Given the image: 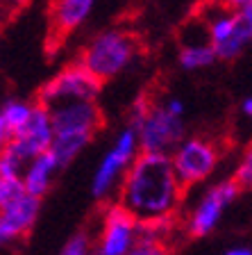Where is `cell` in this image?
Wrapping results in <instances>:
<instances>
[{
	"instance_id": "1",
	"label": "cell",
	"mask_w": 252,
	"mask_h": 255,
	"mask_svg": "<svg viewBox=\"0 0 252 255\" xmlns=\"http://www.w3.org/2000/svg\"><path fill=\"white\" fill-rule=\"evenodd\" d=\"M182 201L184 189L170 169L168 155L139 153L118 187V203L139 223L175 217Z\"/></svg>"
},
{
	"instance_id": "2",
	"label": "cell",
	"mask_w": 252,
	"mask_h": 255,
	"mask_svg": "<svg viewBox=\"0 0 252 255\" xmlns=\"http://www.w3.org/2000/svg\"><path fill=\"white\" fill-rule=\"evenodd\" d=\"M48 112L53 126V143L48 153L62 169L78 159V155L93 141L102 128V112L95 103H62Z\"/></svg>"
},
{
	"instance_id": "3",
	"label": "cell",
	"mask_w": 252,
	"mask_h": 255,
	"mask_svg": "<svg viewBox=\"0 0 252 255\" xmlns=\"http://www.w3.org/2000/svg\"><path fill=\"white\" fill-rule=\"evenodd\" d=\"M200 21L205 25L216 59L234 62L246 53L252 41L250 0H239L232 5H207L202 7Z\"/></svg>"
},
{
	"instance_id": "4",
	"label": "cell",
	"mask_w": 252,
	"mask_h": 255,
	"mask_svg": "<svg viewBox=\"0 0 252 255\" xmlns=\"http://www.w3.org/2000/svg\"><path fill=\"white\" fill-rule=\"evenodd\" d=\"M139 55V39L125 27H105L84 46L80 64L95 80L105 82L130 66Z\"/></svg>"
},
{
	"instance_id": "5",
	"label": "cell",
	"mask_w": 252,
	"mask_h": 255,
	"mask_svg": "<svg viewBox=\"0 0 252 255\" xmlns=\"http://www.w3.org/2000/svg\"><path fill=\"white\" fill-rule=\"evenodd\" d=\"M139 139L137 132L130 126L121 128L118 134L114 137L111 146L107 148V153L102 155V159L98 162L91 178V196L95 201H109L111 196L118 194V187L125 171L132 166V162L139 157Z\"/></svg>"
},
{
	"instance_id": "6",
	"label": "cell",
	"mask_w": 252,
	"mask_h": 255,
	"mask_svg": "<svg viewBox=\"0 0 252 255\" xmlns=\"http://www.w3.org/2000/svg\"><path fill=\"white\" fill-rule=\"evenodd\" d=\"M221 146L207 137H184L177 148L168 155L170 169L177 182L186 191L189 187L202 185L216 173L221 164Z\"/></svg>"
},
{
	"instance_id": "7",
	"label": "cell",
	"mask_w": 252,
	"mask_h": 255,
	"mask_svg": "<svg viewBox=\"0 0 252 255\" xmlns=\"http://www.w3.org/2000/svg\"><path fill=\"white\" fill-rule=\"evenodd\" d=\"M102 91V82L95 80L80 62L64 66L39 91V105L55 107L62 103H95Z\"/></svg>"
},
{
	"instance_id": "8",
	"label": "cell",
	"mask_w": 252,
	"mask_h": 255,
	"mask_svg": "<svg viewBox=\"0 0 252 255\" xmlns=\"http://www.w3.org/2000/svg\"><path fill=\"white\" fill-rule=\"evenodd\" d=\"M139 139V150L153 155H170L177 143L186 137L184 119L173 117L162 103H153L148 114L137 128H132Z\"/></svg>"
},
{
	"instance_id": "9",
	"label": "cell",
	"mask_w": 252,
	"mask_h": 255,
	"mask_svg": "<svg viewBox=\"0 0 252 255\" xmlns=\"http://www.w3.org/2000/svg\"><path fill=\"white\" fill-rule=\"evenodd\" d=\"M139 244V221L121 203H107L100 233L93 242L95 255H127Z\"/></svg>"
},
{
	"instance_id": "10",
	"label": "cell",
	"mask_w": 252,
	"mask_h": 255,
	"mask_svg": "<svg viewBox=\"0 0 252 255\" xmlns=\"http://www.w3.org/2000/svg\"><path fill=\"white\" fill-rule=\"evenodd\" d=\"M239 196H241V189L232 180H221L216 185L207 187L205 194L191 207L189 219H186V233L191 237H207V235H211L218 228V223L223 221V214L227 212V207Z\"/></svg>"
},
{
	"instance_id": "11",
	"label": "cell",
	"mask_w": 252,
	"mask_h": 255,
	"mask_svg": "<svg viewBox=\"0 0 252 255\" xmlns=\"http://www.w3.org/2000/svg\"><path fill=\"white\" fill-rule=\"evenodd\" d=\"M50 143H53V126H50V112L48 107L34 103V112H32V119L27 121V126L23 128L18 134L9 139L7 143V153L11 157H16L23 166L30 162V159L39 157V155L48 153L50 150Z\"/></svg>"
},
{
	"instance_id": "12",
	"label": "cell",
	"mask_w": 252,
	"mask_h": 255,
	"mask_svg": "<svg viewBox=\"0 0 252 255\" xmlns=\"http://www.w3.org/2000/svg\"><path fill=\"white\" fill-rule=\"evenodd\" d=\"M198 25L193 27H184L182 37H179V66L184 71H200V69H207L211 64L216 62V55L209 46V39H207V32L202 21H195Z\"/></svg>"
},
{
	"instance_id": "13",
	"label": "cell",
	"mask_w": 252,
	"mask_h": 255,
	"mask_svg": "<svg viewBox=\"0 0 252 255\" xmlns=\"http://www.w3.org/2000/svg\"><path fill=\"white\" fill-rule=\"evenodd\" d=\"M41 212V201L39 198H32L27 194H23L21 198H16L14 203H9L7 207L0 210V219L5 223L9 239H21L34 228V223L39 219Z\"/></svg>"
},
{
	"instance_id": "14",
	"label": "cell",
	"mask_w": 252,
	"mask_h": 255,
	"mask_svg": "<svg viewBox=\"0 0 252 255\" xmlns=\"http://www.w3.org/2000/svg\"><path fill=\"white\" fill-rule=\"evenodd\" d=\"M59 171V164L55 162V157L50 153H43L39 157L30 159L21 171V182H23V191L32 198L41 201L48 194V189L53 187L55 175Z\"/></svg>"
},
{
	"instance_id": "15",
	"label": "cell",
	"mask_w": 252,
	"mask_h": 255,
	"mask_svg": "<svg viewBox=\"0 0 252 255\" xmlns=\"http://www.w3.org/2000/svg\"><path fill=\"white\" fill-rule=\"evenodd\" d=\"M93 0H59L50 7V23L57 34H71L89 21Z\"/></svg>"
},
{
	"instance_id": "16",
	"label": "cell",
	"mask_w": 252,
	"mask_h": 255,
	"mask_svg": "<svg viewBox=\"0 0 252 255\" xmlns=\"http://www.w3.org/2000/svg\"><path fill=\"white\" fill-rule=\"evenodd\" d=\"M32 112H34V103L23 101V98H11V101L2 103V107H0V121L5 126L9 139L27 126V121L32 119Z\"/></svg>"
},
{
	"instance_id": "17",
	"label": "cell",
	"mask_w": 252,
	"mask_h": 255,
	"mask_svg": "<svg viewBox=\"0 0 252 255\" xmlns=\"http://www.w3.org/2000/svg\"><path fill=\"white\" fill-rule=\"evenodd\" d=\"M23 191V182L21 175H5L0 173V210L7 207L9 203H14L16 198H21Z\"/></svg>"
},
{
	"instance_id": "18",
	"label": "cell",
	"mask_w": 252,
	"mask_h": 255,
	"mask_svg": "<svg viewBox=\"0 0 252 255\" xmlns=\"http://www.w3.org/2000/svg\"><path fill=\"white\" fill-rule=\"evenodd\" d=\"M57 255H93V239L86 233H78L62 246Z\"/></svg>"
},
{
	"instance_id": "19",
	"label": "cell",
	"mask_w": 252,
	"mask_h": 255,
	"mask_svg": "<svg viewBox=\"0 0 252 255\" xmlns=\"http://www.w3.org/2000/svg\"><path fill=\"white\" fill-rule=\"evenodd\" d=\"M230 180L234 182L239 189H250V185H252V153L250 150H246L243 157L239 159L237 169H234V175H232Z\"/></svg>"
},
{
	"instance_id": "20",
	"label": "cell",
	"mask_w": 252,
	"mask_h": 255,
	"mask_svg": "<svg viewBox=\"0 0 252 255\" xmlns=\"http://www.w3.org/2000/svg\"><path fill=\"white\" fill-rule=\"evenodd\" d=\"M150 105H153V101H150L148 96H139L137 101L132 103V110H130V128H137L139 123L143 121V117L148 114Z\"/></svg>"
},
{
	"instance_id": "21",
	"label": "cell",
	"mask_w": 252,
	"mask_h": 255,
	"mask_svg": "<svg viewBox=\"0 0 252 255\" xmlns=\"http://www.w3.org/2000/svg\"><path fill=\"white\" fill-rule=\"evenodd\" d=\"M127 255H170V249L166 244H155V242H139Z\"/></svg>"
},
{
	"instance_id": "22",
	"label": "cell",
	"mask_w": 252,
	"mask_h": 255,
	"mask_svg": "<svg viewBox=\"0 0 252 255\" xmlns=\"http://www.w3.org/2000/svg\"><path fill=\"white\" fill-rule=\"evenodd\" d=\"M162 105L166 107L173 117H179V119H184V114H186V105H184L179 98H175V96H168V98H164L162 101Z\"/></svg>"
},
{
	"instance_id": "23",
	"label": "cell",
	"mask_w": 252,
	"mask_h": 255,
	"mask_svg": "<svg viewBox=\"0 0 252 255\" xmlns=\"http://www.w3.org/2000/svg\"><path fill=\"white\" fill-rule=\"evenodd\" d=\"M223 255H252V249L250 246H230Z\"/></svg>"
},
{
	"instance_id": "24",
	"label": "cell",
	"mask_w": 252,
	"mask_h": 255,
	"mask_svg": "<svg viewBox=\"0 0 252 255\" xmlns=\"http://www.w3.org/2000/svg\"><path fill=\"white\" fill-rule=\"evenodd\" d=\"M241 112H243V117H246V119L252 117V98H250V96H246V98L241 101Z\"/></svg>"
},
{
	"instance_id": "25",
	"label": "cell",
	"mask_w": 252,
	"mask_h": 255,
	"mask_svg": "<svg viewBox=\"0 0 252 255\" xmlns=\"http://www.w3.org/2000/svg\"><path fill=\"white\" fill-rule=\"evenodd\" d=\"M11 239H9V233H7V228H5V223H2V219H0V249L2 246H7Z\"/></svg>"
},
{
	"instance_id": "26",
	"label": "cell",
	"mask_w": 252,
	"mask_h": 255,
	"mask_svg": "<svg viewBox=\"0 0 252 255\" xmlns=\"http://www.w3.org/2000/svg\"><path fill=\"white\" fill-rule=\"evenodd\" d=\"M7 143H9V134H7L5 126H2V121H0V153L7 148Z\"/></svg>"
},
{
	"instance_id": "27",
	"label": "cell",
	"mask_w": 252,
	"mask_h": 255,
	"mask_svg": "<svg viewBox=\"0 0 252 255\" xmlns=\"http://www.w3.org/2000/svg\"><path fill=\"white\" fill-rule=\"evenodd\" d=\"M93 255H95V253H93Z\"/></svg>"
}]
</instances>
